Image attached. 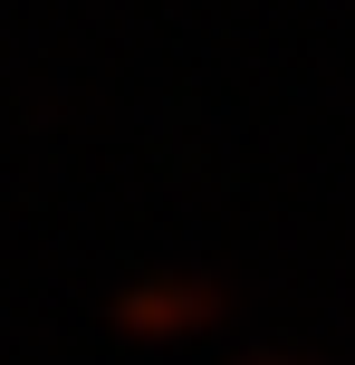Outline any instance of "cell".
Wrapping results in <instances>:
<instances>
[{"label": "cell", "mask_w": 355, "mask_h": 365, "mask_svg": "<svg viewBox=\"0 0 355 365\" xmlns=\"http://www.w3.org/2000/svg\"><path fill=\"white\" fill-rule=\"evenodd\" d=\"M221 317H231V279H211V269H144L115 289V336H144V346L211 336Z\"/></svg>", "instance_id": "1"}, {"label": "cell", "mask_w": 355, "mask_h": 365, "mask_svg": "<svg viewBox=\"0 0 355 365\" xmlns=\"http://www.w3.org/2000/svg\"><path fill=\"white\" fill-rule=\"evenodd\" d=\"M240 365H307V356H240Z\"/></svg>", "instance_id": "2"}]
</instances>
